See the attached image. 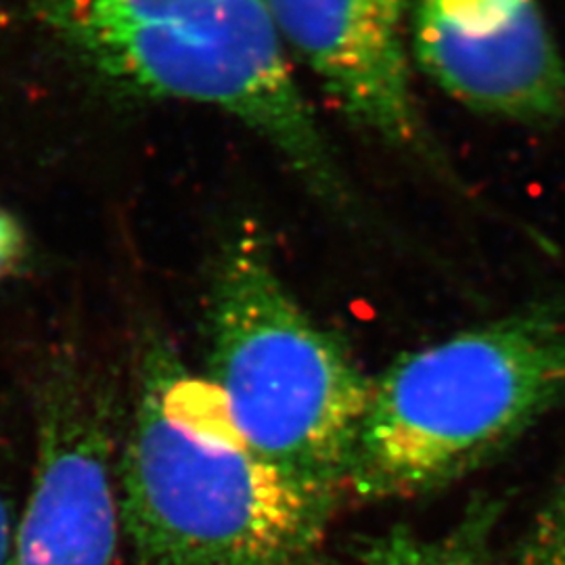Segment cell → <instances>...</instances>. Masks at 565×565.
I'll return each mask as SVG.
<instances>
[{"label":"cell","mask_w":565,"mask_h":565,"mask_svg":"<svg viewBox=\"0 0 565 565\" xmlns=\"http://www.w3.org/2000/svg\"><path fill=\"white\" fill-rule=\"evenodd\" d=\"M118 488L139 565H329L338 505L258 457L214 385L166 343L142 356Z\"/></svg>","instance_id":"1"},{"label":"cell","mask_w":565,"mask_h":565,"mask_svg":"<svg viewBox=\"0 0 565 565\" xmlns=\"http://www.w3.org/2000/svg\"><path fill=\"white\" fill-rule=\"evenodd\" d=\"M565 401V298L406 352L373 377L345 492L366 503L443 490Z\"/></svg>","instance_id":"2"},{"label":"cell","mask_w":565,"mask_h":565,"mask_svg":"<svg viewBox=\"0 0 565 565\" xmlns=\"http://www.w3.org/2000/svg\"><path fill=\"white\" fill-rule=\"evenodd\" d=\"M44 11L60 39L105 78L221 109L263 137L319 200L354 210L268 0H44Z\"/></svg>","instance_id":"3"},{"label":"cell","mask_w":565,"mask_h":565,"mask_svg":"<svg viewBox=\"0 0 565 565\" xmlns=\"http://www.w3.org/2000/svg\"><path fill=\"white\" fill-rule=\"evenodd\" d=\"M207 327V382L243 440L289 482L338 505L373 377L306 312L256 233L224 247Z\"/></svg>","instance_id":"4"},{"label":"cell","mask_w":565,"mask_h":565,"mask_svg":"<svg viewBox=\"0 0 565 565\" xmlns=\"http://www.w3.org/2000/svg\"><path fill=\"white\" fill-rule=\"evenodd\" d=\"M111 403L74 359L53 364L39 401L34 480L11 565H114L120 539Z\"/></svg>","instance_id":"5"},{"label":"cell","mask_w":565,"mask_h":565,"mask_svg":"<svg viewBox=\"0 0 565 565\" xmlns=\"http://www.w3.org/2000/svg\"><path fill=\"white\" fill-rule=\"evenodd\" d=\"M425 74L469 109L525 124L565 116V63L539 0H406Z\"/></svg>","instance_id":"6"},{"label":"cell","mask_w":565,"mask_h":565,"mask_svg":"<svg viewBox=\"0 0 565 565\" xmlns=\"http://www.w3.org/2000/svg\"><path fill=\"white\" fill-rule=\"evenodd\" d=\"M268 7L287 53L348 120L406 156L443 162L413 93L406 0H268Z\"/></svg>","instance_id":"7"},{"label":"cell","mask_w":565,"mask_h":565,"mask_svg":"<svg viewBox=\"0 0 565 565\" xmlns=\"http://www.w3.org/2000/svg\"><path fill=\"white\" fill-rule=\"evenodd\" d=\"M503 509L501 499L482 494L440 536L394 525L364 543L361 559L363 565H494V532Z\"/></svg>","instance_id":"8"},{"label":"cell","mask_w":565,"mask_h":565,"mask_svg":"<svg viewBox=\"0 0 565 565\" xmlns=\"http://www.w3.org/2000/svg\"><path fill=\"white\" fill-rule=\"evenodd\" d=\"M511 565H565V480L525 532Z\"/></svg>","instance_id":"9"},{"label":"cell","mask_w":565,"mask_h":565,"mask_svg":"<svg viewBox=\"0 0 565 565\" xmlns=\"http://www.w3.org/2000/svg\"><path fill=\"white\" fill-rule=\"evenodd\" d=\"M23 256V233L20 224L0 210V275L9 273Z\"/></svg>","instance_id":"10"},{"label":"cell","mask_w":565,"mask_h":565,"mask_svg":"<svg viewBox=\"0 0 565 565\" xmlns=\"http://www.w3.org/2000/svg\"><path fill=\"white\" fill-rule=\"evenodd\" d=\"M18 518L11 511V503L0 488V565H11L13 562V536H15Z\"/></svg>","instance_id":"11"}]
</instances>
